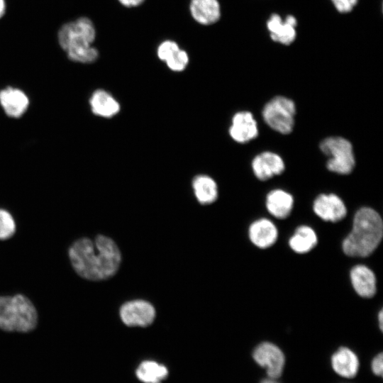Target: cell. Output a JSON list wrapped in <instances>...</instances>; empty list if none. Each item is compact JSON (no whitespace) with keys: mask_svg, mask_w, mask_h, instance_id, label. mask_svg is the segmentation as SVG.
I'll use <instances>...</instances> for the list:
<instances>
[{"mask_svg":"<svg viewBox=\"0 0 383 383\" xmlns=\"http://www.w3.org/2000/svg\"><path fill=\"white\" fill-rule=\"evenodd\" d=\"M16 230V225L13 216L6 209H0V240L11 238Z\"/></svg>","mask_w":383,"mask_h":383,"instance_id":"obj_24","label":"cell"},{"mask_svg":"<svg viewBox=\"0 0 383 383\" xmlns=\"http://www.w3.org/2000/svg\"><path fill=\"white\" fill-rule=\"evenodd\" d=\"M65 53L70 60L79 63H91L99 57L98 50L93 45L70 49Z\"/></svg>","mask_w":383,"mask_h":383,"instance_id":"obj_23","label":"cell"},{"mask_svg":"<svg viewBox=\"0 0 383 383\" xmlns=\"http://www.w3.org/2000/svg\"><path fill=\"white\" fill-rule=\"evenodd\" d=\"M189 9L193 18L201 25L213 24L221 17L218 0H192Z\"/></svg>","mask_w":383,"mask_h":383,"instance_id":"obj_18","label":"cell"},{"mask_svg":"<svg viewBox=\"0 0 383 383\" xmlns=\"http://www.w3.org/2000/svg\"><path fill=\"white\" fill-rule=\"evenodd\" d=\"M317 236L310 227L301 226L296 228L289 241L290 248L297 253H306L315 247Z\"/></svg>","mask_w":383,"mask_h":383,"instance_id":"obj_21","label":"cell"},{"mask_svg":"<svg viewBox=\"0 0 383 383\" xmlns=\"http://www.w3.org/2000/svg\"><path fill=\"white\" fill-rule=\"evenodd\" d=\"M259 383H280L277 379L267 377L261 379Z\"/></svg>","mask_w":383,"mask_h":383,"instance_id":"obj_31","label":"cell"},{"mask_svg":"<svg viewBox=\"0 0 383 383\" xmlns=\"http://www.w3.org/2000/svg\"><path fill=\"white\" fill-rule=\"evenodd\" d=\"M229 135L239 143H245L255 138L258 128L253 115L247 111L235 113L232 118Z\"/></svg>","mask_w":383,"mask_h":383,"instance_id":"obj_11","label":"cell"},{"mask_svg":"<svg viewBox=\"0 0 383 383\" xmlns=\"http://www.w3.org/2000/svg\"><path fill=\"white\" fill-rule=\"evenodd\" d=\"M252 168L255 176L258 179L265 181L282 174L285 166L282 158L279 155L265 151L253 158Z\"/></svg>","mask_w":383,"mask_h":383,"instance_id":"obj_12","label":"cell"},{"mask_svg":"<svg viewBox=\"0 0 383 383\" xmlns=\"http://www.w3.org/2000/svg\"><path fill=\"white\" fill-rule=\"evenodd\" d=\"M252 359L266 371L268 377L278 379L284 370L286 358L282 350L270 342H262L252 351Z\"/></svg>","mask_w":383,"mask_h":383,"instance_id":"obj_7","label":"cell"},{"mask_svg":"<svg viewBox=\"0 0 383 383\" xmlns=\"http://www.w3.org/2000/svg\"><path fill=\"white\" fill-rule=\"evenodd\" d=\"M359 0H331L335 10L340 13H348L357 6Z\"/></svg>","mask_w":383,"mask_h":383,"instance_id":"obj_27","label":"cell"},{"mask_svg":"<svg viewBox=\"0 0 383 383\" xmlns=\"http://www.w3.org/2000/svg\"><path fill=\"white\" fill-rule=\"evenodd\" d=\"M295 113L296 106L292 99L277 96L265 105L262 113L267 126L274 131L286 135L293 130Z\"/></svg>","mask_w":383,"mask_h":383,"instance_id":"obj_6","label":"cell"},{"mask_svg":"<svg viewBox=\"0 0 383 383\" xmlns=\"http://www.w3.org/2000/svg\"><path fill=\"white\" fill-rule=\"evenodd\" d=\"M350 279L353 288L360 296L370 298L376 292V277L367 266L359 265L350 271Z\"/></svg>","mask_w":383,"mask_h":383,"instance_id":"obj_17","label":"cell"},{"mask_svg":"<svg viewBox=\"0 0 383 383\" xmlns=\"http://www.w3.org/2000/svg\"><path fill=\"white\" fill-rule=\"evenodd\" d=\"M118 1L126 7H134L140 5L144 0H118Z\"/></svg>","mask_w":383,"mask_h":383,"instance_id":"obj_29","label":"cell"},{"mask_svg":"<svg viewBox=\"0 0 383 383\" xmlns=\"http://www.w3.org/2000/svg\"><path fill=\"white\" fill-rule=\"evenodd\" d=\"M96 38L94 23L87 17H79L62 25L57 34L60 47L70 49L93 45Z\"/></svg>","mask_w":383,"mask_h":383,"instance_id":"obj_5","label":"cell"},{"mask_svg":"<svg viewBox=\"0 0 383 383\" xmlns=\"http://www.w3.org/2000/svg\"><path fill=\"white\" fill-rule=\"evenodd\" d=\"M315 213L326 221L337 222L346 216L347 209L342 199L334 194H321L314 200Z\"/></svg>","mask_w":383,"mask_h":383,"instance_id":"obj_10","label":"cell"},{"mask_svg":"<svg viewBox=\"0 0 383 383\" xmlns=\"http://www.w3.org/2000/svg\"><path fill=\"white\" fill-rule=\"evenodd\" d=\"M294 204L293 196L282 189H274L266 197L268 211L277 218H285L291 213Z\"/></svg>","mask_w":383,"mask_h":383,"instance_id":"obj_19","label":"cell"},{"mask_svg":"<svg viewBox=\"0 0 383 383\" xmlns=\"http://www.w3.org/2000/svg\"><path fill=\"white\" fill-rule=\"evenodd\" d=\"M277 233L274 224L266 218L255 221L249 228L250 240L260 248H267L272 245L277 238Z\"/></svg>","mask_w":383,"mask_h":383,"instance_id":"obj_16","label":"cell"},{"mask_svg":"<svg viewBox=\"0 0 383 383\" xmlns=\"http://www.w3.org/2000/svg\"><path fill=\"white\" fill-rule=\"evenodd\" d=\"M321 150L327 156L328 170L340 174H348L354 169L355 156L352 144L347 139L333 136L323 140L320 143Z\"/></svg>","mask_w":383,"mask_h":383,"instance_id":"obj_4","label":"cell"},{"mask_svg":"<svg viewBox=\"0 0 383 383\" xmlns=\"http://www.w3.org/2000/svg\"><path fill=\"white\" fill-rule=\"evenodd\" d=\"M189 60V56L187 52L179 48L165 63L170 70L178 72L185 70Z\"/></svg>","mask_w":383,"mask_h":383,"instance_id":"obj_25","label":"cell"},{"mask_svg":"<svg viewBox=\"0 0 383 383\" xmlns=\"http://www.w3.org/2000/svg\"><path fill=\"white\" fill-rule=\"evenodd\" d=\"M0 104L9 116L18 118L26 112L29 100L19 89L7 87L0 91Z\"/></svg>","mask_w":383,"mask_h":383,"instance_id":"obj_14","label":"cell"},{"mask_svg":"<svg viewBox=\"0 0 383 383\" xmlns=\"http://www.w3.org/2000/svg\"><path fill=\"white\" fill-rule=\"evenodd\" d=\"M383 355L379 353L376 355L371 362V370L372 373L377 377H382L383 374Z\"/></svg>","mask_w":383,"mask_h":383,"instance_id":"obj_28","label":"cell"},{"mask_svg":"<svg viewBox=\"0 0 383 383\" xmlns=\"http://www.w3.org/2000/svg\"><path fill=\"white\" fill-rule=\"evenodd\" d=\"M91 110L94 114L110 118L116 116L121 106L116 99L104 89H97L93 92L89 99Z\"/></svg>","mask_w":383,"mask_h":383,"instance_id":"obj_15","label":"cell"},{"mask_svg":"<svg viewBox=\"0 0 383 383\" xmlns=\"http://www.w3.org/2000/svg\"><path fill=\"white\" fill-rule=\"evenodd\" d=\"M192 186L195 197L201 204H212L218 198V185L209 175H196L192 180Z\"/></svg>","mask_w":383,"mask_h":383,"instance_id":"obj_20","label":"cell"},{"mask_svg":"<svg viewBox=\"0 0 383 383\" xmlns=\"http://www.w3.org/2000/svg\"><path fill=\"white\" fill-rule=\"evenodd\" d=\"M120 316L126 326L145 327L153 322L155 310L146 301L134 300L125 303L121 307Z\"/></svg>","mask_w":383,"mask_h":383,"instance_id":"obj_9","label":"cell"},{"mask_svg":"<svg viewBox=\"0 0 383 383\" xmlns=\"http://www.w3.org/2000/svg\"><path fill=\"white\" fill-rule=\"evenodd\" d=\"M68 257L74 272L81 277L91 280L106 279L116 274L121 256L115 242L103 235L94 240L81 238L68 249Z\"/></svg>","mask_w":383,"mask_h":383,"instance_id":"obj_1","label":"cell"},{"mask_svg":"<svg viewBox=\"0 0 383 383\" xmlns=\"http://www.w3.org/2000/svg\"><path fill=\"white\" fill-rule=\"evenodd\" d=\"M298 21L293 15L282 18L277 13H272L266 21V28L271 40L283 45H290L296 38Z\"/></svg>","mask_w":383,"mask_h":383,"instance_id":"obj_8","label":"cell"},{"mask_svg":"<svg viewBox=\"0 0 383 383\" xmlns=\"http://www.w3.org/2000/svg\"><path fill=\"white\" fill-rule=\"evenodd\" d=\"M6 0H0V19L4 16L6 12Z\"/></svg>","mask_w":383,"mask_h":383,"instance_id":"obj_30","label":"cell"},{"mask_svg":"<svg viewBox=\"0 0 383 383\" xmlns=\"http://www.w3.org/2000/svg\"><path fill=\"white\" fill-rule=\"evenodd\" d=\"M378 320H379V328L381 331H382V328H383V312H382V310H381L379 313V315H378Z\"/></svg>","mask_w":383,"mask_h":383,"instance_id":"obj_32","label":"cell"},{"mask_svg":"<svg viewBox=\"0 0 383 383\" xmlns=\"http://www.w3.org/2000/svg\"><path fill=\"white\" fill-rule=\"evenodd\" d=\"M382 233L379 213L371 208H361L355 215L352 231L343 240V251L348 256H368L378 246Z\"/></svg>","mask_w":383,"mask_h":383,"instance_id":"obj_2","label":"cell"},{"mask_svg":"<svg viewBox=\"0 0 383 383\" xmlns=\"http://www.w3.org/2000/svg\"><path fill=\"white\" fill-rule=\"evenodd\" d=\"M38 312L32 301L17 294L0 296V329L7 332L27 333L38 324Z\"/></svg>","mask_w":383,"mask_h":383,"instance_id":"obj_3","label":"cell"},{"mask_svg":"<svg viewBox=\"0 0 383 383\" xmlns=\"http://www.w3.org/2000/svg\"><path fill=\"white\" fill-rule=\"evenodd\" d=\"M135 374L144 383H161L167 377L168 370L165 366L155 361L145 360L140 364Z\"/></svg>","mask_w":383,"mask_h":383,"instance_id":"obj_22","label":"cell"},{"mask_svg":"<svg viewBox=\"0 0 383 383\" xmlns=\"http://www.w3.org/2000/svg\"><path fill=\"white\" fill-rule=\"evenodd\" d=\"M179 49L178 44L174 41L165 40L157 48V57L165 62Z\"/></svg>","mask_w":383,"mask_h":383,"instance_id":"obj_26","label":"cell"},{"mask_svg":"<svg viewBox=\"0 0 383 383\" xmlns=\"http://www.w3.org/2000/svg\"><path fill=\"white\" fill-rule=\"evenodd\" d=\"M331 365L335 374L346 379L355 377L360 369L357 355L347 347H340L333 353Z\"/></svg>","mask_w":383,"mask_h":383,"instance_id":"obj_13","label":"cell"}]
</instances>
